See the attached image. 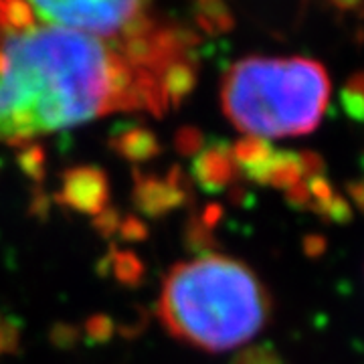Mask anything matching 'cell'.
Wrapping results in <instances>:
<instances>
[{
    "mask_svg": "<svg viewBox=\"0 0 364 364\" xmlns=\"http://www.w3.org/2000/svg\"><path fill=\"white\" fill-rule=\"evenodd\" d=\"M168 37L116 45L37 21L0 0V140L25 144L112 112L168 109L164 77L181 63Z\"/></svg>",
    "mask_w": 364,
    "mask_h": 364,
    "instance_id": "cell-1",
    "label": "cell"
},
{
    "mask_svg": "<svg viewBox=\"0 0 364 364\" xmlns=\"http://www.w3.org/2000/svg\"><path fill=\"white\" fill-rule=\"evenodd\" d=\"M272 296L243 261L208 253L174 265L158 316L172 336L208 352L245 344L272 320Z\"/></svg>",
    "mask_w": 364,
    "mask_h": 364,
    "instance_id": "cell-2",
    "label": "cell"
},
{
    "mask_svg": "<svg viewBox=\"0 0 364 364\" xmlns=\"http://www.w3.org/2000/svg\"><path fill=\"white\" fill-rule=\"evenodd\" d=\"M330 90L324 65L314 59L245 57L223 77V114L261 140L306 136L320 126Z\"/></svg>",
    "mask_w": 364,
    "mask_h": 364,
    "instance_id": "cell-3",
    "label": "cell"
},
{
    "mask_svg": "<svg viewBox=\"0 0 364 364\" xmlns=\"http://www.w3.org/2000/svg\"><path fill=\"white\" fill-rule=\"evenodd\" d=\"M33 16L116 45H144L168 35L150 14V0H25Z\"/></svg>",
    "mask_w": 364,
    "mask_h": 364,
    "instance_id": "cell-4",
    "label": "cell"
},
{
    "mask_svg": "<svg viewBox=\"0 0 364 364\" xmlns=\"http://www.w3.org/2000/svg\"><path fill=\"white\" fill-rule=\"evenodd\" d=\"M188 191H191V182L178 166L170 170L166 178H158L152 174L134 170L132 198L136 208L150 219H160L168 215L170 210L184 205Z\"/></svg>",
    "mask_w": 364,
    "mask_h": 364,
    "instance_id": "cell-5",
    "label": "cell"
},
{
    "mask_svg": "<svg viewBox=\"0 0 364 364\" xmlns=\"http://www.w3.org/2000/svg\"><path fill=\"white\" fill-rule=\"evenodd\" d=\"M57 203L83 215L97 217L109 200V186L104 170L95 166H75L63 172Z\"/></svg>",
    "mask_w": 364,
    "mask_h": 364,
    "instance_id": "cell-6",
    "label": "cell"
},
{
    "mask_svg": "<svg viewBox=\"0 0 364 364\" xmlns=\"http://www.w3.org/2000/svg\"><path fill=\"white\" fill-rule=\"evenodd\" d=\"M239 166L235 162L231 146L227 144H213L203 148L193 162V176L207 193H219L233 188L239 178Z\"/></svg>",
    "mask_w": 364,
    "mask_h": 364,
    "instance_id": "cell-7",
    "label": "cell"
},
{
    "mask_svg": "<svg viewBox=\"0 0 364 364\" xmlns=\"http://www.w3.org/2000/svg\"><path fill=\"white\" fill-rule=\"evenodd\" d=\"M109 148L117 156L126 158L130 162H146L160 154V142L156 134L144 126H126L109 138Z\"/></svg>",
    "mask_w": 364,
    "mask_h": 364,
    "instance_id": "cell-8",
    "label": "cell"
},
{
    "mask_svg": "<svg viewBox=\"0 0 364 364\" xmlns=\"http://www.w3.org/2000/svg\"><path fill=\"white\" fill-rule=\"evenodd\" d=\"M253 182L263 186H275V188H291L294 184L304 181V172L299 166L298 152H273L267 164L255 174L249 176Z\"/></svg>",
    "mask_w": 364,
    "mask_h": 364,
    "instance_id": "cell-9",
    "label": "cell"
},
{
    "mask_svg": "<svg viewBox=\"0 0 364 364\" xmlns=\"http://www.w3.org/2000/svg\"><path fill=\"white\" fill-rule=\"evenodd\" d=\"M231 152H233L237 166L245 170L247 176L263 168L267 160L273 156V148L267 144V140L253 138V136L241 138L235 146H231Z\"/></svg>",
    "mask_w": 364,
    "mask_h": 364,
    "instance_id": "cell-10",
    "label": "cell"
},
{
    "mask_svg": "<svg viewBox=\"0 0 364 364\" xmlns=\"http://www.w3.org/2000/svg\"><path fill=\"white\" fill-rule=\"evenodd\" d=\"M105 269H109L117 282L126 284V286H138L144 277L142 261L138 259V255L132 251L112 249L109 255L105 257Z\"/></svg>",
    "mask_w": 364,
    "mask_h": 364,
    "instance_id": "cell-11",
    "label": "cell"
},
{
    "mask_svg": "<svg viewBox=\"0 0 364 364\" xmlns=\"http://www.w3.org/2000/svg\"><path fill=\"white\" fill-rule=\"evenodd\" d=\"M340 104L352 122L364 124V71L352 73L340 91Z\"/></svg>",
    "mask_w": 364,
    "mask_h": 364,
    "instance_id": "cell-12",
    "label": "cell"
},
{
    "mask_svg": "<svg viewBox=\"0 0 364 364\" xmlns=\"http://www.w3.org/2000/svg\"><path fill=\"white\" fill-rule=\"evenodd\" d=\"M310 210H314L324 221L338 223V225H346V223L352 221L350 203L342 195H338V193L332 198L324 200V203H314Z\"/></svg>",
    "mask_w": 364,
    "mask_h": 364,
    "instance_id": "cell-13",
    "label": "cell"
},
{
    "mask_svg": "<svg viewBox=\"0 0 364 364\" xmlns=\"http://www.w3.org/2000/svg\"><path fill=\"white\" fill-rule=\"evenodd\" d=\"M16 162L28 178H33L35 182L45 178V150L39 144H28L16 156Z\"/></svg>",
    "mask_w": 364,
    "mask_h": 364,
    "instance_id": "cell-14",
    "label": "cell"
},
{
    "mask_svg": "<svg viewBox=\"0 0 364 364\" xmlns=\"http://www.w3.org/2000/svg\"><path fill=\"white\" fill-rule=\"evenodd\" d=\"M231 364H286V360L269 344H255V346L243 348L235 356Z\"/></svg>",
    "mask_w": 364,
    "mask_h": 364,
    "instance_id": "cell-15",
    "label": "cell"
},
{
    "mask_svg": "<svg viewBox=\"0 0 364 364\" xmlns=\"http://www.w3.org/2000/svg\"><path fill=\"white\" fill-rule=\"evenodd\" d=\"M186 245L193 251H210L217 247V241L210 233V229L203 225L200 217H193L186 227Z\"/></svg>",
    "mask_w": 364,
    "mask_h": 364,
    "instance_id": "cell-16",
    "label": "cell"
},
{
    "mask_svg": "<svg viewBox=\"0 0 364 364\" xmlns=\"http://www.w3.org/2000/svg\"><path fill=\"white\" fill-rule=\"evenodd\" d=\"M83 332L90 342L93 344H102L105 340L112 338L114 334V322L109 316H104V314H97V316H91L90 320L83 326Z\"/></svg>",
    "mask_w": 364,
    "mask_h": 364,
    "instance_id": "cell-17",
    "label": "cell"
},
{
    "mask_svg": "<svg viewBox=\"0 0 364 364\" xmlns=\"http://www.w3.org/2000/svg\"><path fill=\"white\" fill-rule=\"evenodd\" d=\"M203 144H205V138L196 128H182L176 132V138H174V146L182 156L198 154L203 150Z\"/></svg>",
    "mask_w": 364,
    "mask_h": 364,
    "instance_id": "cell-18",
    "label": "cell"
},
{
    "mask_svg": "<svg viewBox=\"0 0 364 364\" xmlns=\"http://www.w3.org/2000/svg\"><path fill=\"white\" fill-rule=\"evenodd\" d=\"M119 223L122 217L116 208H104L95 219H93V227L97 229V233L109 237V235H116L119 231Z\"/></svg>",
    "mask_w": 364,
    "mask_h": 364,
    "instance_id": "cell-19",
    "label": "cell"
},
{
    "mask_svg": "<svg viewBox=\"0 0 364 364\" xmlns=\"http://www.w3.org/2000/svg\"><path fill=\"white\" fill-rule=\"evenodd\" d=\"M299 158V166H301V172H304V181L312 178V176H320L324 174V160L318 152H312V150H304V152H298Z\"/></svg>",
    "mask_w": 364,
    "mask_h": 364,
    "instance_id": "cell-20",
    "label": "cell"
},
{
    "mask_svg": "<svg viewBox=\"0 0 364 364\" xmlns=\"http://www.w3.org/2000/svg\"><path fill=\"white\" fill-rule=\"evenodd\" d=\"M286 200L291 207L299 208V210H310V207H312V195H310V191H308L306 181L298 182V184H294L291 188H287Z\"/></svg>",
    "mask_w": 364,
    "mask_h": 364,
    "instance_id": "cell-21",
    "label": "cell"
},
{
    "mask_svg": "<svg viewBox=\"0 0 364 364\" xmlns=\"http://www.w3.org/2000/svg\"><path fill=\"white\" fill-rule=\"evenodd\" d=\"M117 235L122 239H126V241H144L146 235H148V229H146V225L138 217H126L119 223Z\"/></svg>",
    "mask_w": 364,
    "mask_h": 364,
    "instance_id": "cell-22",
    "label": "cell"
},
{
    "mask_svg": "<svg viewBox=\"0 0 364 364\" xmlns=\"http://www.w3.org/2000/svg\"><path fill=\"white\" fill-rule=\"evenodd\" d=\"M77 338H79V330L77 328H73V326L57 324L55 328H53V332H51L53 344H57V346H61V348H67V346L75 344V340Z\"/></svg>",
    "mask_w": 364,
    "mask_h": 364,
    "instance_id": "cell-23",
    "label": "cell"
},
{
    "mask_svg": "<svg viewBox=\"0 0 364 364\" xmlns=\"http://www.w3.org/2000/svg\"><path fill=\"white\" fill-rule=\"evenodd\" d=\"M301 245H304V253L308 257H320L326 251V239L322 235H308Z\"/></svg>",
    "mask_w": 364,
    "mask_h": 364,
    "instance_id": "cell-24",
    "label": "cell"
},
{
    "mask_svg": "<svg viewBox=\"0 0 364 364\" xmlns=\"http://www.w3.org/2000/svg\"><path fill=\"white\" fill-rule=\"evenodd\" d=\"M348 188V196L352 198V203L358 207L360 213H364V178H356L346 184Z\"/></svg>",
    "mask_w": 364,
    "mask_h": 364,
    "instance_id": "cell-25",
    "label": "cell"
},
{
    "mask_svg": "<svg viewBox=\"0 0 364 364\" xmlns=\"http://www.w3.org/2000/svg\"><path fill=\"white\" fill-rule=\"evenodd\" d=\"M221 217H223V208L219 207V205H208V207L203 210V215H200V221H203L205 227L213 229L217 223L221 221Z\"/></svg>",
    "mask_w": 364,
    "mask_h": 364,
    "instance_id": "cell-26",
    "label": "cell"
},
{
    "mask_svg": "<svg viewBox=\"0 0 364 364\" xmlns=\"http://www.w3.org/2000/svg\"><path fill=\"white\" fill-rule=\"evenodd\" d=\"M328 2L340 13H354L364 9V0H328Z\"/></svg>",
    "mask_w": 364,
    "mask_h": 364,
    "instance_id": "cell-27",
    "label": "cell"
},
{
    "mask_svg": "<svg viewBox=\"0 0 364 364\" xmlns=\"http://www.w3.org/2000/svg\"><path fill=\"white\" fill-rule=\"evenodd\" d=\"M0 352H2V336H0Z\"/></svg>",
    "mask_w": 364,
    "mask_h": 364,
    "instance_id": "cell-28",
    "label": "cell"
}]
</instances>
